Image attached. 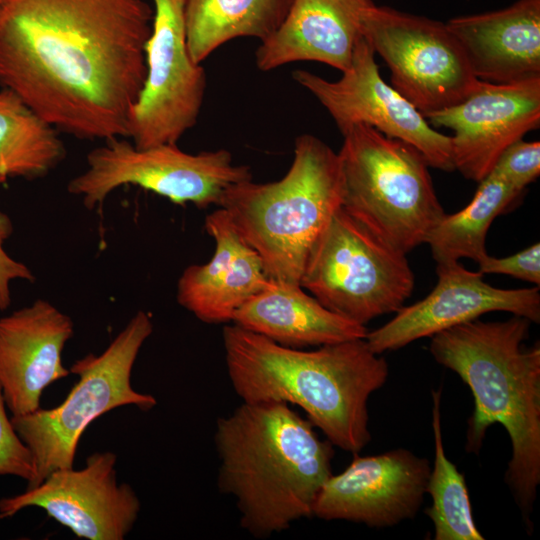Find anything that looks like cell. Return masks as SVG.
Returning <instances> with one entry per match:
<instances>
[{"mask_svg": "<svg viewBox=\"0 0 540 540\" xmlns=\"http://www.w3.org/2000/svg\"><path fill=\"white\" fill-rule=\"evenodd\" d=\"M153 17L146 0H2L0 86L57 131L127 138Z\"/></svg>", "mask_w": 540, "mask_h": 540, "instance_id": "1", "label": "cell"}, {"mask_svg": "<svg viewBox=\"0 0 540 540\" xmlns=\"http://www.w3.org/2000/svg\"><path fill=\"white\" fill-rule=\"evenodd\" d=\"M222 339L228 377L242 402L298 406L327 440L352 454L370 442L368 400L389 369L365 339L306 351L236 324L223 328Z\"/></svg>", "mask_w": 540, "mask_h": 540, "instance_id": "2", "label": "cell"}, {"mask_svg": "<svg viewBox=\"0 0 540 540\" xmlns=\"http://www.w3.org/2000/svg\"><path fill=\"white\" fill-rule=\"evenodd\" d=\"M531 321L513 315L505 321L475 319L431 336L435 361L469 387L473 411L465 450L479 453L488 428L500 424L511 442L505 472L528 531L540 484V345H525Z\"/></svg>", "mask_w": 540, "mask_h": 540, "instance_id": "3", "label": "cell"}, {"mask_svg": "<svg viewBox=\"0 0 540 540\" xmlns=\"http://www.w3.org/2000/svg\"><path fill=\"white\" fill-rule=\"evenodd\" d=\"M217 486L235 499L240 526L271 537L303 518L333 474L334 445L284 402H242L216 422Z\"/></svg>", "mask_w": 540, "mask_h": 540, "instance_id": "4", "label": "cell"}, {"mask_svg": "<svg viewBox=\"0 0 540 540\" xmlns=\"http://www.w3.org/2000/svg\"><path fill=\"white\" fill-rule=\"evenodd\" d=\"M340 158L311 134L296 138L294 158L278 181L229 186L218 206L259 254L271 280L299 285L309 253L342 206Z\"/></svg>", "mask_w": 540, "mask_h": 540, "instance_id": "5", "label": "cell"}, {"mask_svg": "<svg viewBox=\"0 0 540 540\" xmlns=\"http://www.w3.org/2000/svg\"><path fill=\"white\" fill-rule=\"evenodd\" d=\"M341 134L343 209L406 255L426 243L445 212L422 153L364 124Z\"/></svg>", "mask_w": 540, "mask_h": 540, "instance_id": "6", "label": "cell"}, {"mask_svg": "<svg viewBox=\"0 0 540 540\" xmlns=\"http://www.w3.org/2000/svg\"><path fill=\"white\" fill-rule=\"evenodd\" d=\"M152 332L151 317L139 310L100 355L89 353L72 364L78 381L60 405L11 417L34 460L35 478L27 489L55 470L73 467L80 438L96 418L122 406L148 411L157 405L154 396L131 384L134 363Z\"/></svg>", "mask_w": 540, "mask_h": 540, "instance_id": "7", "label": "cell"}, {"mask_svg": "<svg viewBox=\"0 0 540 540\" xmlns=\"http://www.w3.org/2000/svg\"><path fill=\"white\" fill-rule=\"evenodd\" d=\"M299 285L328 310L366 325L402 308L415 276L406 254L341 206L314 243Z\"/></svg>", "mask_w": 540, "mask_h": 540, "instance_id": "8", "label": "cell"}, {"mask_svg": "<svg viewBox=\"0 0 540 540\" xmlns=\"http://www.w3.org/2000/svg\"><path fill=\"white\" fill-rule=\"evenodd\" d=\"M86 162V169L69 181L67 191L89 210L102 206L124 185L152 191L176 204L218 206L229 186L252 178L249 167L235 165L225 149L190 154L177 144L137 148L123 137L92 149Z\"/></svg>", "mask_w": 540, "mask_h": 540, "instance_id": "9", "label": "cell"}, {"mask_svg": "<svg viewBox=\"0 0 540 540\" xmlns=\"http://www.w3.org/2000/svg\"><path fill=\"white\" fill-rule=\"evenodd\" d=\"M362 34L387 64L390 85L423 116L463 101L479 83L445 23L373 3Z\"/></svg>", "mask_w": 540, "mask_h": 540, "instance_id": "10", "label": "cell"}, {"mask_svg": "<svg viewBox=\"0 0 540 540\" xmlns=\"http://www.w3.org/2000/svg\"><path fill=\"white\" fill-rule=\"evenodd\" d=\"M152 1L146 78L127 121V138L137 148L177 144L196 124L206 89L205 70L187 48L185 0Z\"/></svg>", "mask_w": 540, "mask_h": 540, "instance_id": "11", "label": "cell"}, {"mask_svg": "<svg viewBox=\"0 0 540 540\" xmlns=\"http://www.w3.org/2000/svg\"><path fill=\"white\" fill-rule=\"evenodd\" d=\"M292 76L323 105L341 133L356 124L368 125L415 147L430 167L455 170L451 136L436 131L414 105L382 79L374 49L363 34L340 79L329 81L305 70H296Z\"/></svg>", "mask_w": 540, "mask_h": 540, "instance_id": "12", "label": "cell"}, {"mask_svg": "<svg viewBox=\"0 0 540 540\" xmlns=\"http://www.w3.org/2000/svg\"><path fill=\"white\" fill-rule=\"evenodd\" d=\"M117 455L95 452L83 468L58 469L39 485L0 499V519L27 507H38L79 538L123 540L133 529L141 508L127 483H119Z\"/></svg>", "mask_w": 540, "mask_h": 540, "instance_id": "13", "label": "cell"}, {"mask_svg": "<svg viewBox=\"0 0 540 540\" xmlns=\"http://www.w3.org/2000/svg\"><path fill=\"white\" fill-rule=\"evenodd\" d=\"M353 455L341 473L325 481L313 503L312 516L370 528H388L413 519L426 494L428 459L405 448Z\"/></svg>", "mask_w": 540, "mask_h": 540, "instance_id": "14", "label": "cell"}, {"mask_svg": "<svg viewBox=\"0 0 540 540\" xmlns=\"http://www.w3.org/2000/svg\"><path fill=\"white\" fill-rule=\"evenodd\" d=\"M436 273L438 281L424 299L403 306L389 322L367 332L364 339L372 352L398 350L489 312L504 311L540 322L539 286L496 288L484 281L479 270L470 271L459 262L437 264Z\"/></svg>", "mask_w": 540, "mask_h": 540, "instance_id": "15", "label": "cell"}, {"mask_svg": "<svg viewBox=\"0 0 540 540\" xmlns=\"http://www.w3.org/2000/svg\"><path fill=\"white\" fill-rule=\"evenodd\" d=\"M451 136L453 162L466 179L480 182L503 151L540 125V77L511 84L479 81L463 101L424 116Z\"/></svg>", "mask_w": 540, "mask_h": 540, "instance_id": "16", "label": "cell"}, {"mask_svg": "<svg viewBox=\"0 0 540 540\" xmlns=\"http://www.w3.org/2000/svg\"><path fill=\"white\" fill-rule=\"evenodd\" d=\"M70 316L44 299L0 318V386L12 416L40 408L44 390L71 374L63 364Z\"/></svg>", "mask_w": 540, "mask_h": 540, "instance_id": "17", "label": "cell"}, {"mask_svg": "<svg viewBox=\"0 0 540 540\" xmlns=\"http://www.w3.org/2000/svg\"><path fill=\"white\" fill-rule=\"evenodd\" d=\"M205 229L215 241L214 254L207 263L183 271L177 301L204 323L232 322L234 313L273 280L224 209L206 216Z\"/></svg>", "mask_w": 540, "mask_h": 540, "instance_id": "18", "label": "cell"}, {"mask_svg": "<svg viewBox=\"0 0 540 540\" xmlns=\"http://www.w3.org/2000/svg\"><path fill=\"white\" fill-rule=\"evenodd\" d=\"M445 24L479 81L511 84L540 77V0H517Z\"/></svg>", "mask_w": 540, "mask_h": 540, "instance_id": "19", "label": "cell"}, {"mask_svg": "<svg viewBox=\"0 0 540 540\" xmlns=\"http://www.w3.org/2000/svg\"><path fill=\"white\" fill-rule=\"evenodd\" d=\"M372 0H293L279 29L260 42L256 65L270 71L297 61H316L345 71L362 35Z\"/></svg>", "mask_w": 540, "mask_h": 540, "instance_id": "20", "label": "cell"}, {"mask_svg": "<svg viewBox=\"0 0 540 540\" xmlns=\"http://www.w3.org/2000/svg\"><path fill=\"white\" fill-rule=\"evenodd\" d=\"M232 322L296 349L364 339L368 332L365 325L328 310L300 285L275 281L245 302Z\"/></svg>", "mask_w": 540, "mask_h": 540, "instance_id": "21", "label": "cell"}, {"mask_svg": "<svg viewBox=\"0 0 540 540\" xmlns=\"http://www.w3.org/2000/svg\"><path fill=\"white\" fill-rule=\"evenodd\" d=\"M293 0H185L186 43L201 64L226 42L239 37L265 41L285 20Z\"/></svg>", "mask_w": 540, "mask_h": 540, "instance_id": "22", "label": "cell"}, {"mask_svg": "<svg viewBox=\"0 0 540 540\" xmlns=\"http://www.w3.org/2000/svg\"><path fill=\"white\" fill-rule=\"evenodd\" d=\"M66 155L57 130L17 95L0 89V184L9 177L42 178Z\"/></svg>", "mask_w": 540, "mask_h": 540, "instance_id": "23", "label": "cell"}, {"mask_svg": "<svg viewBox=\"0 0 540 540\" xmlns=\"http://www.w3.org/2000/svg\"><path fill=\"white\" fill-rule=\"evenodd\" d=\"M523 191L490 172L462 210L446 214L431 230L426 243L437 264L469 258L476 263L487 254L485 240L493 220L503 213Z\"/></svg>", "mask_w": 540, "mask_h": 540, "instance_id": "24", "label": "cell"}, {"mask_svg": "<svg viewBox=\"0 0 540 540\" xmlns=\"http://www.w3.org/2000/svg\"><path fill=\"white\" fill-rule=\"evenodd\" d=\"M442 390H432L434 462L426 494L431 505L425 511L434 526V540H483L477 528L464 475L446 456L441 428Z\"/></svg>", "mask_w": 540, "mask_h": 540, "instance_id": "25", "label": "cell"}, {"mask_svg": "<svg viewBox=\"0 0 540 540\" xmlns=\"http://www.w3.org/2000/svg\"><path fill=\"white\" fill-rule=\"evenodd\" d=\"M491 172L524 192L540 174V142H514L499 156Z\"/></svg>", "mask_w": 540, "mask_h": 540, "instance_id": "26", "label": "cell"}, {"mask_svg": "<svg viewBox=\"0 0 540 540\" xmlns=\"http://www.w3.org/2000/svg\"><path fill=\"white\" fill-rule=\"evenodd\" d=\"M6 403L0 386V475H11L27 481L35 478L32 454L13 427L6 413Z\"/></svg>", "mask_w": 540, "mask_h": 540, "instance_id": "27", "label": "cell"}, {"mask_svg": "<svg viewBox=\"0 0 540 540\" xmlns=\"http://www.w3.org/2000/svg\"><path fill=\"white\" fill-rule=\"evenodd\" d=\"M483 274H505L540 285V244L537 242L524 250L504 258L486 255L478 262Z\"/></svg>", "mask_w": 540, "mask_h": 540, "instance_id": "28", "label": "cell"}, {"mask_svg": "<svg viewBox=\"0 0 540 540\" xmlns=\"http://www.w3.org/2000/svg\"><path fill=\"white\" fill-rule=\"evenodd\" d=\"M13 232L10 217L0 210V310H5L11 303L10 284L14 280L34 282L35 276L22 262L13 259L4 249V242Z\"/></svg>", "mask_w": 540, "mask_h": 540, "instance_id": "29", "label": "cell"}, {"mask_svg": "<svg viewBox=\"0 0 540 540\" xmlns=\"http://www.w3.org/2000/svg\"><path fill=\"white\" fill-rule=\"evenodd\" d=\"M2 0H0V4H1Z\"/></svg>", "mask_w": 540, "mask_h": 540, "instance_id": "30", "label": "cell"}]
</instances>
